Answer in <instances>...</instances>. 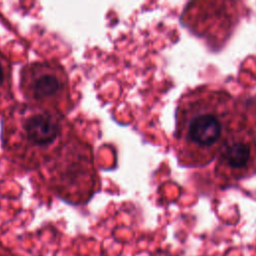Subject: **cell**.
Returning <instances> with one entry per match:
<instances>
[{"mask_svg": "<svg viewBox=\"0 0 256 256\" xmlns=\"http://www.w3.org/2000/svg\"><path fill=\"white\" fill-rule=\"evenodd\" d=\"M256 125L248 105L221 89L202 86L181 97L176 110L175 147L186 167L216 160L237 135Z\"/></svg>", "mask_w": 256, "mask_h": 256, "instance_id": "6da1fadb", "label": "cell"}, {"mask_svg": "<svg viewBox=\"0 0 256 256\" xmlns=\"http://www.w3.org/2000/svg\"><path fill=\"white\" fill-rule=\"evenodd\" d=\"M256 172V126L250 127L226 145L216 158L218 177L238 180Z\"/></svg>", "mask_w": 256, "mask_h": 256, "instance_id": "5b68a950", "label": "cell"}, {"mask_svg": "<svg viewBox=\"0 0 256 256\" xmlns=\"http://www.w3.org/2000/svg\"><path fill=\"white\" fill-rule=\"evenodd\" d=\"M12 66L7 56L0 50V115L12 105Z\"/></svg>", "mask_w": 256, "mask_h": 256, "instance_id": "8992f818", "label": "cell"}, {"mask_svg": "<svg viewBox=\"0 0 256 256\" xmlns=\"http://www.w3.org/2000/svg\"><path fill=\"white\" fill-rule=\"evenodd\" d=\"M73 133L64 114L27 102L10 105L1 122L5 155L28 171H39Z\"/></svg>", "mask_w": 256, "mask_h": 256, "instance_id": "7a4b0ae2", "label": "cell"}, {"mask_svg": "<svg viewBox=\"0 0 256 256\" xmlns=\"http://www.w3.org/2000/svg\"><path fill=\"white\" fill-rule=\"evenodd\" d=\"M39 171L47 187L71 203L89 200L99 188L92 147L75 133Z\"/></svg>", "mask_w": 256, "mask_h": 256, "instance_id": "3957f363", "label": "cell"}, {"mask_svg": "<svg viewBox=\"0 0 256 256\" xmlns=\"http://www.w3.org/2000/svg\"><path fill=\"white\" fill-rule=\"evenodd\" d=\"M19 87L29 104L55 110L65 116L73 108L68 74L54 60L24 65L20 71Z\"/></svg>", "mask_w": 256, "mask_h": 256, "instance_id": "277c9868", "label": "cell"}]
</instances>
